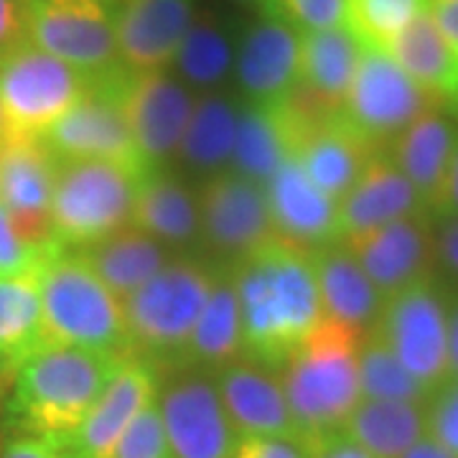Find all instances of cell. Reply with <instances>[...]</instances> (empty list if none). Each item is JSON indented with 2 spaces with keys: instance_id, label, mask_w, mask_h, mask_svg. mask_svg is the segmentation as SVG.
I'll return each instance as SVG.
<instances>
[{
  "instance_id": "6da1fadb",
  "label": "cell",
  "mask_w": 458,
  "mask_h": 458,
  "mask_svg": "<svg viewBox=\"0 0 458 458\" xmlns=\"http://www.w3.org/2000/svg\"><path fill=\"white\" fill-rule=\"evenodd\" d=\"M242 316V354L278 372L298 344L324 321L311 255L273 240L229 270Z\"/></svg>"
},
{
  "instance_id": "7a4b0ae2",
  "label": "cell",
  "mask_w": 458,
  "mask_h": 458,
  "mask_svg": "<svg viewBox=\"0 0 458 458\" xmlns=\"http://www.w3.org/2000/svg\"><path fill=\"white\" fill-rule=\"evenodd\" d=\"M123 354L47 344L13 375L8 423L31 436H72L117 372Z\"/></svg>"
},
{
  "instance_id": "3957f363",
  "label": "cell",
  "mask_w": 458,
  "mask_h": 458,
  "mask_svg": "<svg viewBox=\"0 0 458 458\" xmlns=\"http://www.w3.org/2000/svg\"><path fill=\"white\" fill-rule=\"evenodd\" d=\"M360 342L361 336L354 331L324 316L280 364V387L295 436L309 448L331 433H342L361 403Z\"/></svg>"
},
{
  "instance_id": "277c9868",
  "label": "cell",
  "mask_w": 458,
  "mask_h": 458,
  "mask_svg": "<svg viewBox=\"0 0 458 458\" xmlns=\"http://www.w3.org/2000/svg\"><path fill=\"white\" fill-rule=\"evenodd\" d=\"M44 344L128 354L123 301L69 250H56L38 273Z\"/></svg>"
},
{
  "instance_id": "5b68a950",
  "label": "cell",
  "mask_w": 458,
  "mask_h": 458,
  "mask_svg": "<svg viewBox=\"0 0 458 458\" xmlns=\"http://www.w3.org/2000/svg\"><path fill=\"white\" fill-rule=\"evenodd\" d=\"M216 270L197 260H174L123 301L128 354L161 364L183 361L191 331L212 293Z\"/></svg>"
},
{
  "instance_id": "8992f818",
  "label": "cell",
  "mask_w": 458,
  "mask_h": 458,
  "mask_svg": "<svg viewBox=\"0 0 458 458\" xmlns=\"http://www.w3.org/2000/svg\"><path fill=\"white\" fill-rule=\"evenodd\" d=\"M138 181V174L107 161H59L51 242L74 252L131 227Z\"/></svg>"
},
{
  "instance_id": "52a82bcc",
  "label": "cell",
  "mask_w": 458,
  "mask_h": 458,
  "mask_svg": "<svg viewBox=\"0 0 458 458\" xmlns=\"http://www.w3.org/2000/svg\"><path fill=\"white\" fill-rule=\"evenodd\" d=\"M89 80L29 38L0 54V110L5 138H44L80 99Z\"/></svg>"
},
{
  "instance_id": "ba28073f",
  "label": "cell",
  "mask_w": 458,
  "mask_h": 458,
  "mask_svg": "<svg viewBox=\"0 0 458 458\" xmlns=\"http://www.w3.org/2000/svg\"><path fill=\"white\" fill-rule=\"evenodd\" d=\"M26 38L89 82L123 69L113 5L98 0H26Z\"/></svg>"
},
{
  "instance_id": "9c48e42d",
  "label": "cell",
  "mask_w": 458,
  "mask_h": 458,
  "mask_svg": "<svg viewBox=\"0 0 458 458\" xmlns=\"http://www.w3.org/2000/svg\"><path fill=\"white\" fill-rule=\"evenodd\" d=\"M125 74L128 66L89 82L87 95L41 138L59 161H107L138 176L150 171L120 105V84Z\"/></svg>"
},
{
  "instance_id": "30bf717a",
  "label": "cell",
  "mask_w": 458,
  "mask_h": 458,
  "mask_svg": "<svg viewBox=\"0 0 458 458\" xmlns=\"http://www.w3.org/2000/svg\"><path fill=\"white\" fill-rule=\"evenodd\" d=\"M375 328L428 394L451 377L448 295L433 278L387 298Z\"/></svg>"
},
{
  "instance_id": "8fae6325",
  "label": "cell",
  "mask_w": 458,
  "mask_h": 458,
  "mask_svg": "<svg viewBox=\"0 0 458 458\" xmlns=\"http://www.w3.org/2000/svg\"><path fill=\"white\" fill-rule=\"evenodd\" d=\"M438 107L433 99L385 51H361L357 74L342 114L379 150L428 110Z\"/></svg>"
},
{
  "instance_id": "7c38bea8",
  "label": "cell",
  "mask_w": 458,
  "mask_h": 458,
  "mask_svg": "<svg viewBox=\"0 0 458 458\" xmlns=\"http://www.w3.org/2000/svg\"><path fill=\"white\" fill-rule=\"evenodd\" d=\"M174 458H232L237 433L216 390L201 369L174 377L156 397Z\"/></svg>"
},
{
  "instance_id": "4fadbf2b",
  "label": "cell",
  "mask_w": 458,
  "mask_h": 458,
  "mask_svg": "<svg viewBox=\"0 0 458 458\" xmlns=\"http://www.w3.org/2000/svg\"><path fill=\"white\" fill-rule=\"evenodd\" d=\"M201 240L214 252L242 260L278 240L265 189L234 171H219L199 191Z\"/></svg>"
},
{
  "instance_id": "5bb4252c",
  "label": "cell",
  "mask_w": 458,
  "mask_h": 458,
  "mask_svg": "<svg viewBox=\"0 0 458 458\" xmlns=\"http://www.w3.org/2000/svg\"><path fill=\"white\" fill-rule=\"evenodd\" d=\"M191 92L165 72H131L120 84V105L148 168L176 158L194 110Z\"/></svg>"
},
{
  "instance_id": "9a60e30c",
  "label": "cell",
  "mask_w": 458,
  "mask_h": 458,
  "mask_svg": "<svg viewBox=\"0 0 458 458\" xmlns=\"http://www.w3.org/2000/svg\"><path fill=\"white\" fill-rule=\"evenodd\" d=\"M339 242L354 255L385 301L433 278V225L428 214L394 219Z\"/></svg>"
},
{
  "instance_id": "2e32d148",
  "label": "cell",
  "mask_w": 458,
  "mask_h": 458,
  "mask_svg": "<svg viewBox=\"0 0 458 458\" xmlns=\"http://www.w3.org/2000/svg\"><path fill=\"white\" fill-rule=\"evenodd\" d=\"M158 367L140 357H125L84 415L80 428L62 438L69 458H113L131 423L158 397Z\"/></svg>"
},
{
  "instance_id": "e0dca14e",
  "label": "cell",
  "mask_w": 458,
  "mask_h": 458,
  "mask_svg": "<svg viewBox=\"0 0 458 458\" xmlns=\"http://www.w3.org/2000/svg\"><path fill=\"white\" fill-rule=\"evenodd\" d=\"M59 158L38 138L0 143V207L31 245L51 242V199Z\"/></svg>"
},
{
  "instance_id": "ac0fdd59",
  "label": "cell",
  "mask_w": 458,
  "mask_h": 458,
  "mask_svg": "<svg viewBox=\"0 0 458 458\" xmlns=\"http://www.w3.org/2000/svg\"><path fill=\"white\" fill-rule=\"evenodd\" d=\"M301 31L260 13L247 26L234 51V77L250 105H278L298 84Z\"/></svg>"
},
{
  "instance_id": "d6986e66",
  "label": "cell",
  "mask_w": 458,
  "mask_h": 458,
  "mask_svg": "<svg viewBox=\"0 0 458 458\" xmlns=\"http://www.w3.org/2000/svg\"><path fill=\"white\" fill-rule=\"evenodd\" d=\"M194 16L197 0H120L113 5L120 62L131 72H164Z\"/></svg>"
},
{
  "instance_id": "ffe728a7",
  "label": "cell",
  "mask_w": 458,
  "mask_h": 458,
  "mask_svg": "<svg viewBox=\"0 0 458 458\" xmlns=\"http://www.w3.org/2000/svg\"><path fill=\"white\" fill-rule=\"evenodd\" d=\"M262 189L278 240L303 250L306 255L342 240L339 204L313 186L293 156Z\"/></svg>"
},
{
  "instance_id": "44dd1931",
  "label": "cell",
  "mask_w": 458,
  "mask_h": 458,
  "mask_svg": "<svg viewBox=\"0 0 458 458\" xmlns=\"http://www.w3.org/2000/svg\"><path fill=\"white\" fill-rule=\"evenodd\" d=\"M361 51L346 26L301 33V72L288 99L306 113H339L357 74Z\"/></svg>"
},
{
  "instance_id": "7402d4cb",
  "label": "cell",
  "mask_w": 458,
  "mask_h": 458,
  "mask_svg": "<svg viewBox=\"0 0 458 458\" xmlns=\"http://www.w3.org/2000/svg\"><path fill=\"white\" fill-rule=\"evenodd\" d=\"M214 382L237 436H295L276 369L252 360L232 361L216 369Z\"/></svg>"
},
{
  "instance_id": "603a6c76",
  "label": "cell",
  "mask_w": 458,
  "mask_h": 458,
  "mask_svg": "<svg viewBox=\"0 0 458 458\" xmlns=\"http://www.w3.org/2000/svg\"><path fill=\"white\" fill-rule=\"evenodd\" d=\"M415 214H428L418 191L387 150H377L354 186L339 199V232L349 237Z\"/></svg>"
},
{
  "instance_id": "cb8c5ba5",
  "label": "cell",
  "mask_w": 458,
  "mask_h": 458,
  "mask_svg": "<svg viewBox=\"0 0 458 458\" xmlns=\"http://www.w3.org/2000/svg\"><path fill=\"white\" fill-rule=\"evenodd\" d=\"M311 265L324 316L354 331L361 339L375 331L385 309V298L367 278L354 255L342 242H334L311 252Z\"/></svg>"
},
{
  "instance_id": "d4e9b609",
  "label": "cell",
  "mask_w": 458,
  "mask_h": 458,
  "mask_svg": "<svg viewBox=\"0 0 458 458\" xmlns=\"http://www.w3.org/2000/svg\"><path fill=\"white\" fill-rule=\"evenodd\" d=\"M456 138V123L445 113H441V107H433L420 114L412 125H408L390 146L385 148L387 156L393 158V164L403 171V176L418 191L428 214L441 194Z\"/></svg>"
},
{
  "instance_id": "484cf974",
  "label": "cell",
  "mask_w": 458,
  "mask_h": 458,
  "mask_svg": "<svg viewBox=\"0 0 458 458\" xmlns=\"http://www.w3.org/2000/svg\"><path fill=\"white\" fill-rule=\"evenodd\" d=\"M132 227L165 247L194 245L201 240L197 197L165 168H150L138 181Z\"/></svg>"
},
{
  "instance_id": "4316f807",
  "label": "cell",
  "mask_w": 458,
  "mask_h": 458,
  "mask_svg": "<svg viewBox=\"0 0 458 458\" xmlns=\"http://www.w3.org/2000/svg\"><path fill=\"white\" fill-rule=\"evenodd\" d=\"M387 54L438 107L458 114V59L428 11L394 36Z\"/></svg>"
},
{
  "instance_id": "83f0119b",
  "label": "cell",
  "mask_w": 458,
  "mask_h": 458,
  "mask_svg": "<svg viewBox=\"0 0 458 458\" xmlns=\"http://www.w3.org/2000/svg\"><path fill=\"white\" fill-rule=\"evenodd\" d=\"M74 252L92 267L117 301H125L146 285L168 262V247L132 225Z\"/></svg>"
},
{
  "instance_id": "f1b7e54d",
  "label": "cell",
  "mask_w": 458,
  "mask_h": 458,
  "mask_svg": "<svg viewBox=\"0 0 458 458\" xmlns=\"http://www.w3.org/2000/svg\"><path fill=\"white\" fill-rule=\"evenodd\" d=\"M242 357V316L240 298L229 270H216L212 293L204 303L197 327L186 346L183 361L201 369H222Z\"/></svg>"
},
{
  "instance_id": "f546056e",
  "label": "cell",
  "mask_w": 458,
  "mask_h": 458,
  "mask_svg": "<svg viewBox=\"0 0 458 458\" xmlns=\"http://www.w3.org/2000/svg\"><path fill=\"white\" fill-rule=\"evenodd\" d=\"M344 436L375 458H400L426 436V405L400 400H361L344 423Z\"/></svg>"
},
{
  "instance_id": "4dcf8cb0",
  "label": "cell",
  "mask_w": 458,
  "mask_h": 458,
  "mask_svg": "<svg viewBox=\"0 0 458 458\" xmlns=\"http://www.w3.org/2000/svg\"><path fill=\"white\" fill-rule=\"evenodd\" d=\"M293 156L291 135L278 105H250L240 107L237 135L232 148V171L265 186L280 165Z\"/></svg>"
},
{
  "instance_id": "1f68e13d",
  "label": "cell",
  "mask_w": 458,
  "mask_h": 458,
  "mask_svg": "<svg viewBox=\"0 0 458 458\" xmlns=\"http://www.w3.org/2000/svg\"><path fill=\"white\" fill-rule=\"evenodd\" d=\"M240 107L219 92L197 99L176 153L181 164L197 174H219L232 158Z\"/></svg>"
},
{
  "instance_id": "d6a6232c",
  "label": "cell",
  "mask_w": 458,
  "mask_h": 458,
  "mask_svg": "<svg viewBox=\"0 0 458 458\" xmlns=\"http://www.w3.org/2000/svg\"><path fill=\"white\" fill-rule=\"evenodd\" d=\"M44 344L38 276L0 278V375H16Z\"/></svg>"
},
{
  "instance_id": "836d02e7",
  "label": "cell",
  "mask_w": 458,
  "mask_h": 458,
  "mask_svg": "<svg viewBox=\"0 0 458 458\" xmlns=\"http://www.w3.org/2000/svg\"><path fill=\"white\" fill-rule=\"evenodd\" d=\"M174 66L186 84L199 89L219 87L234 69V44L227 26L212 13L194 16L174 56Z\"/></svg>"
},
{
  "instance_id": "e575fe53",
  "label": "cell",
  "mask_w": 458,
  "mask_h": 458,
  "mask_svg": "<svg viewBox=\"0 0 458 458\" xmlns=\"http://www.w3.org/2000/svg\"><path fill=\"white\" fill-rule=\"evenodd\" d=\"M357 367H360L361 400H400V403L426 405L428 393L423 390V385L400 364L393 349L377 334V328L360 342Z\"/></svg>"
},
{
  "instance_id": "d590c367",
  "label": "cell",
  "mask_w": 458,
  "mask_h": 458,
  "mask_svg": "<svg viewBox=\"0 0 458 458\" xmlns=\"http://www.w3.org/2000/svg\"><path fill=\"white\" fill-rule=\"evenodd\" d=\"M430 0H346L344 26L364 51L390 49L394 36L428 11Z\"/></svg>"
},
{
  "instance_id": "8d00e7d4",
  "label": "cell",
  "mask_w": 458,
  "mask_h": 458,
  "mask_svg": "<svg viewBox=\"0 0 458 458\" xmlns=\"http://www.w3.org/2000/svg\"><path fill=\"white\" fill-rule=\"evenodd\" d=\"M260 13L291 23L301 33L336 29L346 21V0H260Z\"/></svg>"
},
{
  "instance_id": "74e56055",
  "label": "cell",
  "mask_w": 458,
  "mask_h": 458,
  "mask_svg": "<svg viewBox=\"0 0 458 458\" xmlns=\"http://www.w3.org/2000/svg\"><path fill=\"white\" fill-rule=\"evenodd\" d=\"M62 250L54 242L49 245H31L21 237L8 212L0 207V278H21V276H38L51 255Z\"/></svg>"
},
{
  "instance_id": "f35d334b",
  "label": "cell",
  "mask_w": 458,
  "mask_h": 458,
  "mask_svg": "<svg viewBox=\"0 0 458 458\" xmlns=\"http://www.w3.org/2000/svg\"><path fill=\"white\" fill-rule=\"evenodd\" d=\"M113 458H174L158 405L150 403L125 430Z\"/></svg>"
},
{
  "instance_id": "ab89813d",
  "label": "cell",
  "mask_w": 458,
  "mask_h": 458,
  "mask_svg": "<svg viewBox=\"0 0 458 458\" xmlns=\"http://www.w3.org/2000/svg\"><path fill=\"white\" fill-rule=\"evenodd\" d=\"M426 433L458 458V377H448L428 394Z\"/></svg>"
},
{
  "instance_id": "60d3db41",
  "label": "cell",
  "mask_w": 458,
  "mask_h": 458,
  "mask_svg": "<svg viewBox=\"0 0 458 458\" xmlns=\"http://www.w3.org/2000/svg\"><path fill=\"white\" fill-rule=\"evenodd\" d=\"M232 458H311L298 436H240Z\"/></svg>"
},
{
  "instance_id": "b9f144b4",
  "label": "cell",
  "mask_w": 458,
  "mask_h": 458,
  "mask_svg": "<svg viewBox=\"0 0 458 458\" xmlns=\"http://www.w3.org/2000/svg\"><path fill=\"white\" fill-rule=\"evenodd\" d=\"M433 229V265L445 278L458 280V216L436 219Z\"/></svg>"
},
{
  "instance_id": "7bdbcfd3",
  "label": "cell",
  "mask_w": 458,
  "mask_h": 458,
  "mask_svg": "<svg viewBox=\"0 0 458 458\" xmlns=\"http://www.w3.org/2000/svg\"><path fill=\"white\" fill-rule=\"evenodd\" d=\"M0 458H69V454L56 438L21 433L11 441H3Z\"/></svg>"
},
{
  "instance_id": "ee69618b",
  "label": "cell",
  "mask_w": 458,
  "mask_h": 458,
  "mask_svg": "<svg viewBox=\"0 0 458 458\" xmlns=\"http://www.w3.org/2000/svg\"><path fill=\"white\" fill-rule=\"evenodd\" d=\"M26 0H0V54L26 38Z\"/></svg>"
},
{
  "instance_id": "f6af8a7d",
  "label": "cell",
  "mask_w": 458,
  "mask_h": 458,
  "mask_svg": "<svg viewBox=\"0 0 458 458\" xmlns=\"http://www.w3.org/2000/svg\"><path fill=\"white\" fill-rule=\"evenodd\" d=\"M448 216H458V138L454 153H451V161H448L441 194L430 209V219H448Z\"/></svg>"
},
{
  "instance_id": "bcb514c9",
  "label": "cell",
  "mask_w": 458,
  "mask_h": 458,
  "mask_svg": "<svg viewBox=\"0 0 458 458\" xmlns=\"http://www.w3.org/2000/svg\"><path fill=\"white\" fill-rule=\"evenodd\" d=\"M428 13L458 59V0H430Z\"/></svg>"
},
{
  "instance_id": "7dc6e473",
  "label": "cell",
  "mask_w": 458,
  "mask_h": 458,
  "mask_svg": "<svg viewBox=\"0 0 458 458\" xmlns=\"http://www.w3.org/2000/svg\"><path fill=\"white\" fill-rule=\"evenodd\" d=\"M309 451H311V458H375L344 433H331L318 443H313Z\"/></svg>"
},
{
  "instance_id": "c3c4849f",
  "label": "cell",
  "mask_w": 458,
  "mask_h": 458,
  "mask_svg": "<svg viewBox=\"0 0 458 458\" xmlns=\"http://www.w3.org/2000/svg\"><path fill=\"white\" fill-rule=\"evenodd\" d=\"M448 369L458 377V295L448 301Z\"/></svg>"
},
{
  "instance_id": "681fc988",
  "label": "cell",
  "mask_w": 458,
  "mask_h": 458,
  "mask_svg": "<svg viewBox=\"0 0 458 458\" xmlns=\"http://www.w3.org/2000/svg\"><path fill=\"white\" fill-rule=\"evenodd\" d=\"M400 458H456L451 451H445L441 443L433 441L430 436H423L418 443H412Z\"/></svg>"
},
{
  "instance_id": "f907efd6",
  "label": "cell",
  "mask_w": 458,
  "mask_h": 458,
  "mask_svg": "<svg viewBox=\"0 0 458 458\" xmlns=\"http://www.w3.org/2000/svg\"><path fill=\"white\" fill-rule=\"evenodd\" d=\"M5 140V123H3V110H0V143Z\"/></svg>"
},
{
  "instance_id": "816d5d0a",
  "label": "cell",
  "mask_w": 458,
  "mask_h": 458,
  "mask_svg": "<svg viewBox=\"0 0 458 458\" xmlns=\"http://www.w3.org/2000/svg\"><path fill=\"white\" fill-rule=\"evenodd\" d=\"M232 3H240V5H250L252 3V5H258L260 0H232Z\"/></svg>"
},
{
  "instance_id": "f5cc1de1",
  "label": "cell",
  "mask_w": 458,
  "mask_h": 458,
  "mask_svg": "<svg viewBox=\"0 0 458 458\" xmlns=\"http://www.w3.org/2000/svg\"><path fill=\"white\" fill-rule=\"evenodd\" d=\"M98 3H105V5H117L120 0H98Z\"/></svg>"
},
{
  "instance_id": "db71d44e",
  "label": "cell",
  "mask_w": 458,
  "mask_h": 458,
  "mask_svg": "<svg viewBox=\"0 0 458 458\" xmlns=\"http://www.w3.org/2000/svg\"><path fill=\"white\" fill-rule=\"evenodd\" d=\"M3 441H5V438H3V428H0V448H3Z\"/></svg>"
},
{
  "instance_id": "11a10c76",
  "label": "cell",
  "mask_w": 458,
  "mask_h": 458,
  "mask_svg": "<svg viewBox=\"0 0 458 458\" xmlns=\"http://www.w3.org/2000/svg\"><path fill=\"white\" fill-rule=\"evenodd\" d=\"M0 379H5V377H3V375H0Z\"/></svg>"
}]
</instances>
